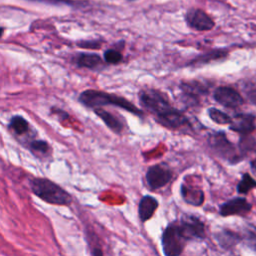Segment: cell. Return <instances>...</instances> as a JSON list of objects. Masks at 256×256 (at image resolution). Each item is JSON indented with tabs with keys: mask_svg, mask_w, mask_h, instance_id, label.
<instances>
[{
	"mask_svg": "<svg viewBox=\"0 0 256 256\" xmlns=\"http://www.w3.org/2000/svg\"><path fill=\"white\" fill-rule=\"evenodd\" d=\"M186 238L183 236L178 223L168 225L161 238L162 250L165 256H179L186 243Z\"/></svg>",
	"mask_w": 256,
	"mask_h": 256,
	"instance_id": "obj_3",
	"label": "cell"
},
{
	"mask_svg": "<svg viewBox=\"0 0 256 256\" xmlns=\"http://www.w3.org/2000/svg\"><path fill=\"white\" fill-rule=\"evenodd\" d=\"M214 98L218 103L228 108H236L243 104L241 95L230 87H218L214 92Z\"/></svg>",
	"mask_w": 256,
	"mask_h": 256,
	"instance_id": "obj_8",
	"label": "cell"
},
{
	"mask_svg": "<svg viewBox=\"0 0 256 256\" xmlns=\"http://www.w3.org/2000/svg\"><path fill=\"white\" fill-rule=\"evenodd\" d=\"M157 207H158V201L154 197L149 195L142 197L139 203V208H138V213L141 221L145 222L149 220L154 215Z\"/></svg>",
	"mask_w": 256,
	"mask_h": 256,
	"instance_id": "obj_11",
	"label": "cell"
},
{
	"mask_svg": "<svg viewBox=\"0 0 256 256\" xmlns=\"http://www.w3.org/2000/svg\"><path fill=\"white\" fill-rule=\"evenodd\" d=\"M128 1H133V0H128Z\"/></svg>",
	"mask_w": 256,
	"mask_h": 256,
	"instance_id": "obj_26",
	"label": "cell"
},
{
	"mask_svg": "<svg viewBox=\"0 0 256 256\" xmlns=\"http://www.w3.org/2000/svg\"><path fill=\"white\" fill-rule=\"evenodd\" d=\"M210 145L213 149L224 157H230L233 154V147L223 134H216L210 139Z\"/></svg>",
	"mask_w": 256,
	"mask_h": 256,
	"instance_id": "obj_14",
	"label": "cell"
},
{
	"mask_svg": "<svg viewBox=\"0 0 256 256\" xmlns=\"http://www.w3.org/2000/svg\"><path fill=\"white\" fill-rule=\"evenodd\" d=\"M251 208V205L243 198L232 199L226 203H224L220 208V213L223 216L240 214L243 215L247 213Z\"/></svg>",
	"mask_w": 256,
	"mask_h": 256,
	"instance_id": "obj_9",
	"label": "cell"
},
{
	"mask_svg": "<svg viewBox=\"0 0 256 256\" xmlns=\"http://www.w3.org/2000/svg\"><path fill=\"white\" fill-rule=\"evenodd\" d=\"M178 225L187 241L194 238L201 239L205 236L204 224L195 216H184Z\"/></svg>",
	"mask_w": 256,
	"mask_h": 256,
	"instance_id": "obj_6",
	"label": "cell"
},
{
	"mask_svg": "<svg viewBox=\"0 0 256 256\" xmlns=\"http://www.w3.org/2000/svg\"><path fill=\"white\" fill-rule=\"evenodd\" d=\"M32 192L43 201L54 205H69L71 195L58 184L46 178H34L31 181Z\"/></svg>",
	"mask_w": 256,
	"mask_h": 256,
	"instance_id": "obj_2",
	"label": "cell"
},
{
	"mask_svg": "<svg viewBox=\"0 0 256 256\" xmlns=\"http://www.w3.org/2000/svg\"><path fill=\"white\" fill-rule=\"evenodd\" d=\"M181 194L185 202L194 205V206H199L203 203L204 200V194L201 189L188 186L183 184L181 186Z\"/></svg>",
	"mask_w": 256,
	"mask_h": 256,
	"instance_id": "obj_13",
	"label": "cell"
},
{
	"mask_svg": "<svg viewBox=\"0 0 256 256\" xmlns=\"http://www.w3.org/2000/svg\"><path fill=\"white\" fill-rule=\"evenodd\" d=\"M140 101L142 105L154 113L158 119L173 109L167 98L161 92L156 90L142 91L140 93Z\"/></svg>",
	"mask_w": 256,
	"mask_h": 256,
	"instance_id": "obj_4",
	"label": "cell"
},
{
	"mask_svg": "<svg viewBox=\"0 0 256 256\" xmlns=\"http://www.w3.org/2000/svg\"><path fill=\"white\" fill-rule=\"evenodd\" d=\"M122 54L114 49H108L104 52V60L110 64H118L122 61Z\"/></svg>",
	"mask_w": 256,
	"mask_h": 256,
	"instance_id": "obj_19",
	"label": "cell"
},
{
	"mask_svg": "<svg viewBox=\"0 0 256 256\" xmlns=\"http://www.w3.org/2000/svg\"><path fill=\"white\" fill-rule=\"evenodd\" d=\"M79 101L89 108H99L105 105H113L125 109L126 111H129L133 114H137L140 116L142 115V111L125 98L103 91L92 89L85 90L80 94Z\"/></svg>",
	"mask_w": 256,
	"mask_h": 256,
	"instance_id": "obj_1",
	"label": "cell"
},
{
	"mask_svg": "<svg viewBox=\"0 0 256 256\" xmlns=\"http://www.w3.org/2000/svg\"><path fill=\"white\" fill-rule=\"evenodd\" d=\"M101 58L97 55V54H87V53H83L80 54L76 60L77 65L80 67H86V68H96L98 65H100L101 63Z\"/></svg>",
	"mask_w": 256,
	"mask_h": 256,
	"instance_id": "obj_16",
	"label": "cell"
},
{
	"mask_svg": "<svg viewBox=\"0 0 256 256\" xmlns=\"http://www.w3.org/2000/svg\"><path fill=\"white\" fill-rule=\"evenodd\" d=\"M9 128L11 130H13L16 134L22 135L28 131L29 123L27 122V120L25 118H23L19 115H16L10 119Z\"/></svg>",
	"mask_w": 256,
	"mask_h": 256,
	"instance_id": "obj_17",
	"label": "cell"
},
{
	"mask_svg": "<svg viewBox=\"0 0 256 256\" xmlns=\"http://www.w3.org/2000/svg\"><path fill=\"white\" fill-rule=\"evenodd\" d=\"M95 113L96 115L101 118V120L104 121V123L115 133H120L123 129V124L121 123V121L114 116L113 114H111L110 112L102 109V108H96L95 109Z\"/></svg>",
	"mask_w": 256,
	"mask_h": 256,
	"instance_id": "obj_15",
	"label": "cell"
},
{
	"mask_svg": "<svg viewBox=\"0 0 256 256\" xmlns=\"http://www.w3.org/2000/svg\"><path fill=\"white\" fill-rule=\"evenodd\" d=\"M163 125L169 128H179L188 123L187 118L183 113L176 109H172L169 113L158 119Z\"/></svg>",
	"mask_w": 256,
	"mask_h": 256,
	"instance_id": "obj_12",
	"label": "cell"
},
{
	"mask_svg": "<svg viewBox=\"0 0 256 256\" xmlns=\"http://www.w3.org/2000/svg\"><path fill=\"white\" fill-rule=\"evenodd\" d=\"M30 148L33 152L42 155V154H46L48 152L49 145L43 140H35V141L31 142Z\"/></svg>",
	"mask_w": 256,
	"mask_h": 256,
	"instance_id": "obj_21",
	"label": "cell"
},
{
	"mask_svg": "<svg viewBox=\"0 0 256 256\" xmlns=\"http://www.w3.org/2000/svg\"><path fill=\"white\" fill-rule=\"evenodd\" d=\"M38 1H43V2H48V3H53V4H57V3H71V0H38Z\"/></svg>",
	"mask_w": 256,
	"mask_h": 256,
	"instance_id": "obj_22",
	"label": "cell"
},
{
	"mask_svg": "<svg viewBox=\"0 0 256 256\" xmlns=\"http://www.w3.org/2000/svg\"><path fill=\"white\" fill-rule=\"evenodd\" d=\"M230 128L239 133H249L254 129V117L248 114H239L231 119Z\"/></svg>",
	"mask_w": 256,
	"mask_h": 256,
	"instance_id": "obj_10",
	"label": "cell"
},
{
	"mask_svg": "<svg viewBox=\"0 0 256 256\" xmlns=\"http://www.w3.org/2000/svg\"><path fill=\"white\" fill-rule=\"evenodd\" d=\"M173 173L165 164H156L151 166L146 173V181L148 186L153 189H159L165 186L172 179Z\"/></svg>",
	"mask_w": 256,
	"mask_h": 256,
	"instance_id": "obj_5",
	"label": "cell"
},
{
	"mask_svg": "<svg viewBox=\"0 0 256 256\" xmlns=\"http://www.w3.org/2000/svg\"><path fill=\"white\" fill-rule=\"evenodd\" d=\"M93 256H103V253H102V251L100 250V249H94V251H93Z\"/></svg>",
	"mask_w": 256,
	"mask_h": 256,
	"instance_id": "obj_24",
	"label": "cell"
},
{
	"mask_svg": "<svg viewBox=\"0 0 256 256\" xmlns=\"http://www.w3.org/2000/svg\"><path fill=\"white\" fill-rule=\"evenodd\" d=\"M249 98H250V100L256 105V90L252 91V92L249 94Z\"/></svg>",
	"mask_w": 256,
	"mask_h": 256,
	"instance_id": "obj_23",
	"label": "cell"
},
{
	"mask_svg": "<svg viewBox=\"0 0 256 256\" xmlns=\"http://www.w3.org/2000/svg\"><path fill=\"white\" fill-rule=\"evenodd\" d=\"M187 24L199 31L210 30L214 26V22L211 17L200 9H190L185 16Z\"/></svg>",
	"mask_w": 256,
	"mask_h": 256,
	"instance_id": "obj_7",
	"label": "cell"
},
{
	"mask_svg": "<svg viewBox=\"0 0 256 256\" xmlns=\"http://www.w3.org/2000/svg\"><path fill=\"white\" fill-rule=\"evenodd\" d=\"M251 167H252V170H253V172H254V174H256V159L252 162V164H251Z\"/></svg>",
	"mask_w": 256,
	"mask_h": 256,
	"instance_id": "obj_25",
	"label": "cell"
},
{
	"mask_svg": "<svg viewBox=\"0 0 256 256\" xmlns=\"http://www.w3.org/2000/svg\"><path fill=\"white\" fill-rule=\"evenodd\" d=\"M208 114L210 116V118L218 123V124H221V125H224V124H230L231 122V119L227 114H225L224 112L216 109V108H210L208 110Z\"/></svg>",
	"mask_w": 256,
	"mask_h": 256,
	"instance_id": "obj_18",
	"label": "cell"
},
{
	"mask_svg": "<svg viewBox=\"0 0 256 256\" xmlns=\"http://www.w3.org/2000/svg\"><path fill=\"white\" fill-rule=\"evenodd\" d=\"M255 185H256V182L248 174H246V175L243 176L242 180L239 182L238 192H240V193H247Z\"/></svg>",
	"mask_w": 256,
	"mask_h": 256,
	"instance_id": "obj_20",
	"label": "cell"
}]
</instances>
